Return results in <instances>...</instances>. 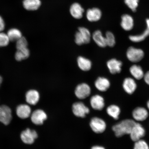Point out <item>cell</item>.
Wrapping results in <instances>:
<instances>
[{
    "instance_id": "cell-21",
    "label": "cell",
    "mask_w": 149,
    "mask_h": 149,
    "mask_svg": "<svg viewBox=\"0 0 149 149\" xmlns=\"http://www.w3.org/2000/svg\"><path fill=\"white\" fill-rule=\"evenodd\" d=\"M92 38L96 44L100 47L104 48L107 46L105 37L103 36L100 31H95L93 33Z\"/></svg>"
},
{
    "instance_id": "cell-19",
    "label": "cell",
    "mask_w": 149,
    "mask_h": 149,
    "mask_svg": "<svg viewBox=\"0 0 149 149\" xmlns=\"http://www.w3.org/2000/svg\"><path fill=\"white\" fill-rule=\"evenodd\" d=\"M84 12V10L79 3H74L70 7V13L76 19H80L82 17Z\"/></svg>"
},
{
    "instance_id": "cell-27",
    "label": "cell",
    "mask_w": 149,
    "mask_h": 149,
    "mask_svg": "<svg viewBox=\"0 0 149 149\" xmlns=\"http://www.w3.org/2000/svg\"><path fill=\"white\" fill-rule=\"evenodd\" d=\"M148 36H149V28L147 27L146 29L141 34L136 35H130L129 38L130 40L132 42H138L144 40Z\"/></svg>"
},
{
    "instance_id": "cell-25",
    "label": "cell",
    "mask_w": 149,
    "mask_h": 149,
    "mask_svg": "<svg viewBox=\"0 0 149 149\" xmlns=\"http://www.w3.org/2000/svg\"><path fill=\"white\" fill-rule=\"evenodd\" d=\"M7 34L9 40L12 42H16L22 37L21 31L16 28H12L9 30Z\"/></svg>"
},
{
    "instance_id": "cell-38",
    "label": "cell",
    "mask_w": 149,
    "mask_h": 149,
    "mask_svg": "<svg viewBox=\"0 0 149 149\" xmlns=\"http://www.w3.org/2000/svg\"><path fill=\"white\" fill-rule=\"evenodd\" d=\"M146 23L147 27L149 28V18L147 19H146Z\"/></svg>"
},
{
    "instance_id": "cell-6",
    "label": "cell",
    "mask_w": 149,
    "mask_h": 149,
    "mask_svg": "<svg viewBox=\"0 0 149 149\" xmlns=\"http://www.w3.org/2000/svg\"><path fill=\"white\" fill-rule=\"evenodd\" d=\"M146 131L144 127L139 123H135L130 134V139L134 141L141 139L144 136Z\"/></svg>"
},
{
    "instance_id": "cell-5",
    "label": "cell",
    "mask_w": 149,
    "mask_h": 149,
    "mask_svg": "<svg viewBox=\"0 0 149 149\" xmlns=\"http://www.w3.org/2000/svg\"><path fill=\"white\" fill-rule=\"evenodd\" d=\"M91 89L89 86L86 83L79 84L76 86L74 91V94L78 98L84 100L90 96Z\"/></svg>"
},
{
    "instance_id": "cell-33",
    "label": "cell",
    "mask_w": 149,
    "mask_h": 149,
    "mask_svg": "<svg viewBox=\"0 0 149 149\" xmlns=\"http://www.w3.org/2000/svg\"><path fill=\"white\" fill-rule=\"evenodd\" d=\"M28 42L25 37H22L16 41V47L17 50L27 47Z\"/></svg>"
},
{
    "instance_id": "cell-30",
    "label": "cell",
    "mask_w": 149,
    "mask_h": 149,
    "mask_svg": "<svg viewBox=\"0 0 149 149\" xmlns=\"http://www.w3.org/2000/svg\"><path fill=\"white\" fill-rule=\"evenodd\" d=\"M125 3L133 12H135L139 6V0H124Z\"/></svg>"
},
{
    "instance_id": "cell-10",
    "label": "cell",
    "mask_w": 149,
    "mask_h": 149,
    "mask_svg": "<svg viewBox=\"0 0 149 149\" xmlns=\"http://www.w3.org/2000/svg\"><path fill=\"white\" fill-rule=\"evenodd\" d=\"M148 115V111L143 107H136L132 112V116L137 122H142L146 120Z\"/></svg>"
},
{
    "instance_id": "cell-26",
    "label": "cell",
    "mask_w": 149,
    "mask_h": 149,
    "mask_svg": "<svg viewBox=\"0 0 149 149\" xmlns=\"http://www.w3.org/2000/svg\"><path fill=\"white\" fill-rule=\"evenodd\" d=\"M29 55L30 52L27 47L17 50L15 54V58L17 61H20L27 58Z\"/></svg>"
},
{
    "instance_id": "cell-18",
    "label": "cell",
    "mask_w": 149,
    "mask_h": 149,
    "mask_svg": "<svg viewBox=\"0 0 149 149\" xmlns=\"http://www.w3.org/2000/svg\"><path fill=\"white\" fill-rule=\"evenodd\" d=\"M102 16L101 11L98 8L89 9L87 11L86 17L89 22H97L100 19Z\"/></svg>"
},
{
    "instance_id": "cell-13",
    "label": "cell",
    "mask_w": 149,
    "mask_h": 149,
    "mask_svg": "<svg viewBox=\"0 0 149 149\" xmlns=\"http://www.w3.org/2000/svg\"><path fill=\"white\" fill-rule=\"evenodd\" d=\"M137 84L134 79L132 78H126L124 80L123 87L125 91L128 94H132L137 88Z\"/></svg>"
},
{
    "instance_id": "cell-3",
    "label": "cell",
    "mask_w": 149,
    "mask_h": 149,
    "mask_svg": "<svg viewBox=\"0 0 149 149\" xmlns=\"http://www.w3.org/2000/svg\"><path fill=\"white\" fill-rule=\"evenodd\" d=\"M89 125L93 131L96 134L103 133L107 128L105 121L97 117H94L91 119Z\"/></svg>"
},
{
    "instance_id": "cell-12",
    "label": "cell",
    "mask_w": 149,
    "mask_h": 149,
    "mask_svg": "<svg viewBox=\"0 0 149 149\" xmlns=\"http://www.w3.org/2000/svg\"><path fill=\"white\" fill-rule=\"evenodd\" d=\"M122 61L113 58L108 61L107 66L110 72L112 74L119 73L122 70Z\"/></svg>"
},
{
    "instance_id": "cell-2",
    "label": "cell",
    "mask_w": 149,
    "mask_h": 149,
    "mask_svg": "<svg viewBox=\"0 0 149 149\" xmlns=\"http://www.w3.org/2000/svg\"><path fill=\"white\" fill-rule=\"evenodd\" d=\"M144 53L142 49L130 47L126 52L127 58L133 63H137L140 61L144 57Z\"/></svg>"
},
{
    "instance_id": "cell-4",
    "label": "cell",
    "mask_w": 149,
    "mask_h": 149,
    "mask_svg": "<svg viewBox=\"0 0 149 149\" xmlns=\"http://www.w3.org/2000/svg\"><path fill=\"white\" fill-rule=\"evenodd\" d=\"M73 114L76 117L84 118L90 112V110L82 102H74L72 105Z\"/></svg>"
},
{
    "instance_id": "cell-7",
    "label": "cell",
    "mask_w": 149,
    "mask_h": 149,
    "mask_svg": "<svg viewBox=\"0 0 149 149\" xmlns=\"http://www.w3.org/2000/svg\"><path fill=\"white\" fill-rule=\"evenodd\" d=\"M38 137V134L35 130L28 128L22 132L20 138L22 141L27 144H31Z\"/></svg>"
},
{
    "instance_id": "cell-39",
    "label": "cell",
    "mask_w": 149,
    "mask_h": 149,
    "mask_svg": "<svg viewBox=\"0 0 149 149\" xmlns=\"http://www.w3.org/2000/svg\"><path fill=\"white\" fill-rule=\"evenodd\" d=\"M3 78L0 76V86H1V84L2 83Z\"/></svg>"
},
{
    "instance_id": "cell-29",
    "label": "cell",
    "mask_w": 149,
    "mask_h": 149,
    "mask_svg": "<svg viewBox=\"0 0 149 149\" xmlns=\"http://www.w3.org/2000/svg\"><path fill=\"white\" fill-rule=\"evenodd\" d=\"M107 46L113 47L116 44V40L114 35L111 31H107L105 36Z\"/></svg>"
},
{
    "instance_id": "cell-20",
    "label": "cell",
    "mask_w": 149,
    "mask_h": 149,
    "mask_svg": "<svg viewBox=\"0 0 149 149\" xmlns=\"http://www.w3.org/2000/svg\"><path fill=\"white\" fill-rule=\"evenodd\" d=\"M23 6L27 10L35 11L37 10L41 5L40 0H24Z\"/></svg>"
},
{
    "instance_id": "cell-31",
    "label": "cell",
    "mask_w": 149,
    "mask_h": 149,
    "mask_svg": "<svg viewBox=\"0 0 149 149\" xmlns=\"http://www.w3.org/2000/svg\"><path fill=\"white\" fill-rule=\"evenodd\" d=\"M10 40L7 33L0 32V47H4L8 45Z\"/></svg>"
},
{
    "instance_id": "cell-32",
    "label": "cell",
    "mask_w": 149,
    "mask_h": 149,
    "mask_svg": "<svg viewBox=\"0 0 149 149\" xmlns=\"http://www.w3.org/2000/svg\"><path fill=\"white\" fill-rule=\"evenodd\" d=\"M134 149H149V146L146 141L141 139L135 141Z\"/></svg>"
},
{
    "instance_id": "cell-28",
    "label": "cell",
    "mask_w": 149,
    "mask_h": 149,
    "mask_svg": "<svg viewBox=\"0 0 149 149\" xmlns=\"http://www.w3.org/2000/svg\"><path fill=\"white\" fill-rule=\"evenodd\" d=\"M78 31L82 37L84 44L89 43L91 41V33L89 30L86 28L80 27L79 28Z\"/></svg>"
},
{
    "instance_id": "cell-23",
    "label": "cell",
    "mask_w": 149,
    "mask_h": 149,
    "mask_svg": "<svg viewBox=\"0 0 149 149\" xmlns=\"http://www.w3.org/2000/svg\"><path fill=\"white\" fill-rule=\"evenodd\" d=\"M130 71L132 75L136 79L140 80L144 78V71L141 67L139 65H132L130 69Z\"/></svg>"
},
{
    "instance_id": "cell-17",
    "label": "cell",
    "mask_w": 149,
    "mask_h": 149,
    "mask_svg": "<svg viewBox=\"0 0 149 149\" xmlns=\"http://www.w3.org/2000/svg\"><path fill=\"white\" fill-rule=\"evenodd\" d=\"M110 85L109 80L104 77H98L95 82V86L96 89L102 92L107 91L110 87Z\"/></svg>"
},
{
    "instance_id": "cell-35",
    "label": "cell",
    "mask_w": 149,
    "mask_h": 149,
    "mask_svg": "<svg viewBox=\"0 0 149 149\" xmlns=\"http://www.w3.org/2000/svg\"><path fill=\"white\" fill-rule=\"evenodd\" d=\"M5 24L4 20L1 16H0V32H2L4 30Z\"/></svg>"
},
{
    "instance_id": "cell-9",
    "label": "cell",
    "mask_w": 149,
    "mask_h": 149,
    "mask_svg": "<svg viewBox=\"0 0 149 149\" xmlns=\"http://www.w3.org/2000/svg\"><path fill=\"white\" fill-rule=\"evenodd\" d=\"M47 118V115L41 109L36 110L31 115V120L33 123L37 125H42Z\"/></svg>"
},
{
    "instance_id": "cell-37",
    "label": "cell",
    "mask_w": 149,
    "mask_h": 149,
    "mask_svg": "<svg viewBox=\"0 0 149 149\" xmlns=\"http://www.w3.org/2000/svg\"><path fill=\"white\" fill-rule=\"evenodd\" d=\"M91 149H105V148L103 147L96 145L92 147Z\"/></svg>"
},
{
    "instance_id": "cell-36",
    "label": "cell",
    "mask_w": 149,
    "mask_h": 149,
    "mask_svg": "<svg viewBox=\"0 0 149 149\" xmlns=\"http://www.w3.org/2000/svg\"><path fill=\"white\" fill-rule=\"evenodd\" d=\"M144 78L145 83L149 85V71L144 74Z\"/></svg>"
},
{
    "instance_id": "cell-40",
    "label": "cell",
    "mask_w": 149,
    "mask_h": 149,
    "mask_svg": "<svg viewBox=\"0 0 149 149\" xmlns=\"http://www.w3.org/2000/svg\"><path fill=\"white\" fill-rule=\"evenodd\" d=\"M147 107H148V109L149 110V100H148V102H147Z\"/></svg>"
},
{
    "instance_id": "cell-1",
    "label": "cell",
    "mask_w": 149,
    "mask_h": 149,
    "mask_svg": "<svg viewBox=\"0 0 149 149\" xmlns=\"http://www.w3.org/2000/svg\"><path fill=\"white\" fill-rule=\"evenodd\" d=\"M135 123L134 120L131 119H126L113 125L112 130L117 137H120L126 134H130Z\"/></svg>"
},
{
    "instance_id": "cell-11",
    "label": "cell",
    "mask_w": 149,
    "mask_h": 149,
    "mask_svg": "<svg viewBox=\"0 0 149 149\" xmlns=\"http://www.w3.org/2000/svg\"><path fill=\"white\" fill-rule=\"evenodd\" d=\"M91 107L97 111H101L105 107V103L103 97L99 95L93 96L91 98Z\"/></svg>"
},
{
    "instance_id": "cell-34",
    "label": "cell",
    "mask_w": 149,
    "mask_h": 149,
    "mask_svg": "<svg viewBox=\"0 0 149 149\" xmlns=\"http://www.w3.org/2000/svg\"><path fill=\"white\" fill-rule=\"evenodd\" d=\"M75 42L76 44L79 46L84 44L82 37L79 31L76 33L75 35Z\"/></svg>"
},
{
    "instance_id": "cell-15",
    "label": "cell",
    "mask_w": 149,
    "mask_h": 149,
    "mask_svg": "<svg viewBox=\"0 0 149 149\" xmlns=\"http://www.w3.org/2000/svg\"><path fill=\"white\" fill-rule=\"evenodd\" d=\"M120 25L122 29L126 31H130L133 29L134 21L133 17L130 15H123L121 17Z\"/></svg>"
},
{
    "instance_id": "cell-16",
    "label": "cell",
    "mask_w": 149,
    "mask_h": 149,
    "mask_svg": "<svg viewBox=\"0 0 149 149\" xmlns=\"http://www.w3.org/2000/svg\"><path fill=\"white\" fill-rule=\"evenodd\" d=\"M16 112L17 116L22 119L29 118L31 115V108L26 104H21L18 106Z\"/></svg>"
},
{
    "instance_id": "cell-8",
    "label": "cell",
    "mask_w": 149,
    "mask_h": 149,
    "mask_svg": "<svg viewBox=\"0 0 149 149\" xmlns=\"http://www.w3.org/2000/svg\"><path fill=\"white\" fill-rule=\"evenodd\" d=\"M12 118V111L5 105L0 106V122L5 125H8Z\"/></svg>"
},
{
    "instance_id": "cell-22",
    "label": "cell",
    "mask_w": 149,
    "mask_h": 149,
    "mask_svg": "<svg viewBox=\"0 0 149 149\" xmlns=\"http://www.w3.org/2000/svg\"><path fill=\"white\" fill-rule=\"evenodd\" d=\"M77 62L79 68L84 71H88L92 68V62L83 56L79 57L77 58Z\"/></svg>"
},
{
    "instance_id": "cell-14",
    "label": "cell",
    "mask_w": 149,
    "mask_h": 149,
    "mask_svg": "<svg viewBox=\"0 0 149 149\" xmlns=\"http://www.w3.org/2000/svg\"><path fill=\"white\" fill-rule=\"evenodd\" d=\"M26 100L29 105H36L40 99V94L37 91L31 89L28 91L26 94Z\"/></svg>"
},
{
    "instance_id": "cell-24",
    "label": "cell",
    "mask_w": 149,
    "mask_h": 149,
    "mask_svg": "<svg viewBox=\"0 0 149 149\" xmlns=\"http://www.w3.org/2000/svg\"><path fill=\"white\" fill-rule=\"evenodd\" d=\"M107 112L109 116L112 117L114 120H117L120 116L121 110L118 106L115 105H111L107 107Z\"/></svg>"
}]
</instances>
